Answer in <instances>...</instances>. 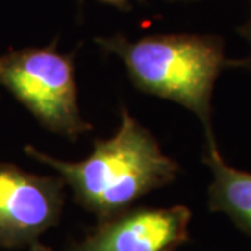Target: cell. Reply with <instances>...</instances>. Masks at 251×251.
<instances>
[{
  "label": "cell",
  "mask_w": 251,
  "mask_h": 251,
  "mask_svg": "<svg viewBox=\"0 0 251 251\" xmlns=\"http://www.w3.org/2000/svg\"><path fill=\"white\" fill-rule=\"evenodd\" d=\"M32 159L50 166L72 188L74 201L105 221L117 215L153 190L175 181L179 163L161 150L156 138L128 109L120 108V125L110 138H97L82 161L69 162L25 147Z\"/></svg>",
  "instance_id": "6da1fadb"
},
{
  "label": "cell",
  "mask_w": 251,
  "mask_h": 251,
  "mask_svg": "<svg viewBox=\"0 0 251 251\" xmlns=\"http://www.w3.org/2000/svg\"><path fill=\"white\" fill-rule=\"evenodd\" d=\"M95 42L105 53L120 57L137 90L191 110L204 126L205 143L215 141L212 131L215 82L225 69L244 66V60L226 57L222 38L169 34L128 41L117 34L97 38Z\"/></svg>",
  "instance_id": "7a4b0ae2"
},
{
  "label": "cell",
  "mask_w": 251,
  "mask_h": 251,
  "mask_svg": "<svg viewBox=\"0 0 251 251\" xmlns=\"http://www.w3.org/2000/svg\"><path fill=\"white\" fill-rule=\"evenodd\" d=\"M0 85L52 133L75 141L92 130L78 108L74 53L59 52L56 41L0 54Z\"/></svg>",
  "instance_id": "3957f363"
},
{
  "label": "cell",
  "mask_w": 251,
  "mask_h": 251,
  "mask_svg": "<svg viewBox=\"0 0 251 251\" xmlns=\"http://www.w3.org/2000/svg\"><path fill=\"white\" fill-rule=\"evenodd\" d=\"M64 186L60 176H38L0 163V249L50 251L39 237L60 222Z\"/></svg>",
  "instance_id": "277c9868"
},
{
  "label": "cell",
  "mask_w": 251,
  "mask_h": 251,
  "mask_svg": "<svg viewBox=\"0 0 251 251\" xmlns=\"http://www.w3.org/2000/svg\"><path fill=\"white\" fill-rule=\"evenodd\" d=\"M190 221L186 205L131 206L99 221L67 251H177L190 240Z\"/></svg>",
  "instance_id": "5b68a950"
},
{
  "label": "cell",
  "mask_w": 251,
  "mask_h": 251,
  "mask_svg": "<svg viewBox=\"0 0 251 251\" xmlns=\"http://www.w3.org/2000/svg\"><path fill=\"white\" fill-rule=\"evenodd\" d=\"M202 161L214 175L208 188V208L226 214L239 230L251 236V173L227 165L216 141L205 143Z\"/></svg>",
  "instance_id": "8992f818"
},
{
  "label": "cell",
  "mask_w": 251,
  "mask_h": 251,
  "mask_svg": "<svg viewBox=\"0 0 251 251\" xmlns=\"http://www.w3.org/2000/svg\"><path fill=\"white\" fill-rule=\"evenodd\" d=\"M237 31H239V34H240L243 38H246V39L249 41V44H250V48H251V9H250V17H249V20H247V23L239 28ZM244 67H249V69L251 70V53H250V57L244 60Z\"/></svg>",
  "instance_id": "52a82bcc"
},
{
  "label": "cell",
  "mask_w": 251,
  "mask_h": 251,
  "mask_svg": "<svg viewBox=\"0 0 251 251\" xmlns=\"http://www.w3.org/2000/svg\"><path fill=\"white\" fill-rule=\"evenodd\" d=\"M99 1L110 4V6H115L117 9H127L130 6V1L131 0H99Z\"/></svg>",
  "instance_id": "ba28073f"
}]
</instances>
